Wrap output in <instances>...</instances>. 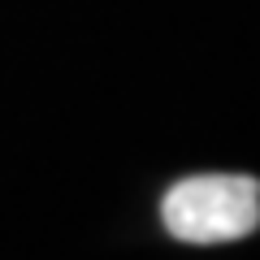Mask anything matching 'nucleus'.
<instances>
[{"label":"nucleus","mask_w":260,"mask_h":260,"mask_svg":"<svg viewBox=\"0 0 260 260\" xmlns=\"http://www.w3.org/2000/svg\"><path fill=\"white\" fill-rule=\"evenodd\" d=\"M160 221L182 243H234L260 221V186L243 174H200L169 186Z\"/></svg>","instance_id":"f257e3e1"}]
</instances>
